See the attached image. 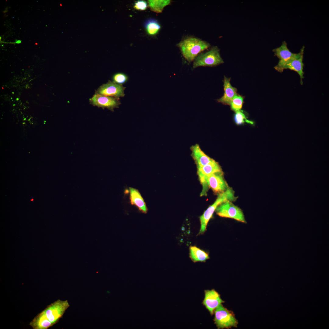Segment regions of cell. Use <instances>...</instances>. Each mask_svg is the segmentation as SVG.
Listing matches in <instances>:
<instances>
[{
	"label": "cell",
	"instance_id": "cell-1",
	"mask_svg": "<svg viewBox=\"0 0 329 329\" xmlns=\"http://www.w3.org/2000/svg\"><path fill=\"white\" fill-rule=\"evenodd\" d=\"M177 45L184 57L189 62L193 61L200 53L210 46L208 42L193 37L184 39Z\"/></svg>",
	"mask_w": 329,
	"mask_h": 329
},
{
	"label": "cell",
	"instance_id": "cell-2",
	"mask_svg": "<svg viewBox=\"0 0 329 329\" xmlns=\"http://www.w3.org/2000/svg\"><path fill=\"white\" fill-rule=\"evenodd\" d=\"M236 199L237 197L234 196V192L232 188L229 187L225 191L218 194L215 201L208 208L200 217L201 226L199 234H203L205 232L209 221L218 205L226 200L233 201Z\"/></svg>",
	"mask_w": 329,
	"mask_h": 329
},
{
	"label": "cell",
	"instance_id": "cell-3",
	"mask_svg": "<svg viewBox=\"0 0 329 329\" xmlns=\"http://www.w3.org/2000/svg\"><path fill=\"white\" fill-rule=\"evenodd\" d=\"M224 62L217 46L212 47L209 51L197 55L194 59L193 68L199 66H213Z\"/></svg>",
	"mask_w": 329,
	"mask_h": 329
},
{
	"label": "cell",
	"instance_id": "cell-4",
	"mask_svg": "<svg viewBox=\"0 0 329 329\" xmlns=\"http://www.w3.org/2000/svg\"><path fill=\"white\" fill-rule=\"evenodd\" d=\"M214 323L218 329L237 327L238 322L232 312L225 308L222 304L214 311Z\"/></svg>",
	"mask_w": 329,
	"mask_h": 329
},
{
	"label": "cell",
	"instance_id": "cell-5",
	"mask_svg": "<svg viewBox=\"0 0 329 329\" xmlns=\"http://www.w3.org/2000/svg\"><path fill=\"white\" fill-rule=\"evenodd\" d=\"M217 214L221 217L231 218L243 223H246L242 210L232 201L226 200L216 208Z\"/></svg>",
	"mask_w": 329,
	"mask_h": 329
},
{
	"label": "cell",
	"instance_id": "cell-6",
	"mask_svg": "<svg viewBox=\"0 0 329 329\" xmlns=\"http://www.w3.org/2000/svg\"><path fill=\"white\" fill-rule=\"evenodd\" d=\"M69 306L67 300L58 299L48 305L42 311L48 319L55 324L62 317Z\"/></svg>",
	"mask_w": 329,
	"mask_h": 329
},
{
	"label": "cell",
	"instance_id": "cell-7",
	"mask_svg": "<svg viewBox=\"0 0 329 329\" xmlns=\"http://www.w3.org/2000/svg\"><path fill=\"white\" fill-rule=\"evenodd\" d=\"M206 188H210L215 193L218 194L225 191L229 186L225 181L222 171L214 173L205 179Z\"/></svg>",
	"mask_w": 329,
	"mask_h": 329
},
{
	"label": "cell",
	"instance_id": "cell-8",
	"mask_svg": "<svg viewBox=\"0 0 329 329\" xmlns=\"http://www.w3.org/2000/svg\"><path fill=\"white\" fill-rule=\"evenodd\" d=\"M119 99L115 97L101 95L95 91L92 97L89 99L90 103L94 106L107 108L112 111L118 108L121 102Z\"/></svg>",
	"mask_w": 329,
	"mask_h": 329
},
{
	"label": "cell",
	"instance_id": "cell-9",
	"mask_svg": "<svg viewBox=\"0 0 329 329\" xmlns=\"http://www.w3.org/2000/svg\"><path fill=\"white\" fill-rule=\"evenodd\" d=\"M304 47H303L300 51L298 53H295V55L288 60L282 67V72L284 69H289L297 72L299 75L300 79V83L302 84V79L304 78V65L303 62Z\"/></svg>",
	"mask_w": 329,
	"mask_h": 329
},
{
	"label": "cell",
	"instance_id": "cell-10",
	"mask_svg": "<svg viewBox=\"0 0 329 329\" xmlns=\"http://www.w3.org/2000/svg\"><path fill=\"white\" fill-rule=\"evenodd\" d=\"M126 88L122 85L109 80L106 83L100 86L96 91L101 95L119 99V97L125 96Z\"/></svg>",
	"mask_w": 329,
	"mask_h": 329
},
{
	"label": "cell",
	"instance_id": "cell-11",
	"mask_svg": "<svg viewBox=\"0 0 329 329\" xmlns=\"http://www.w3.org/2000/svg\"><path fill=\"white\" fill-rule=\"evenodd\" d=\"M221 171L220 166L214 160L205 166L197 168V173L203 187L200 194L201 196L206 195L207 191L206 188L205 182L206 178L214 173Z\"/></svg>",
	"mask_w": 329,
	"mask_h": 329
},
{
	"label": "cell",
	"instance_id": "cell-12",
	"mask_svg": "<svg viewBox=\"0 0 329 329\" xmlns=\"http://www.w3.org/2000/svg\"><path fill=\"white\" fill-rule=\"evenodd\" d=\"M274 55L279 59V61L278 64L274 68L278 72L282 73V67L285 63L292 57L295 53L290 51L288 48L287 44L285 41L282 42L279 47L273 50Z\"/></svg>",
	"mask_w": 329,
	"mask_h": 329
},
{
	"label": "cell",
	"instance_id": "cell-13",
	"mask_svg": "<svg viewBox=\"0 0 329 329\" xmlns=\"http://www.w3.org/2000/svg\"><path fill=\"white\" fill-rule=\"evenodd\" d=\"M204 292V298L202 303L212 315L215 309L224 301L214 289L205 290Z\"/></svg>",
	"mask_w": 329,
	"mask_h": 329
},
{
	"label": "cell",
	"instance_id": "cell-14",
	"mask_svg": "<svg viewBox=\"0 0 329 329\" xmlns=\"http://www.w3.org/2000/svg\"><path fill=\"white\" fill-rule=\"evenodd\" d=\"M191 155L196 165L197 168L205 166L214 160L207 155L197 144L190 147Z\"/></svg>",
	"mask_w": 329,
	"mask_h": 329
},
{
	"label": "cell",
	"instance_id": "cell-15",
	"mask_svg": "<svg viewBox=\"0 0 329 329\" xmlns=\"http://www.w3.org/2000/svg\"><path fill=\"white\" fill-rule=\"evenodd\" d=\"M230 81V79L225 76L224 80V93L222 97L218 100V102L230 105L232 99L237 95V89L232 86Z\"/></svg>",
	"mask_w": 329,
	"mask_h": 329
},
{
	"label": "cell",
	"instance_id": "cell-16",
	"mask_svg": "<svg viewBox=\"0 0 329 329\" xmlns=\"http://www.w3.org/2000/svg\"><path fill=\"white\" fill-rule=\"evenodd\" d=\"M130 200L132 205H135L141 212L146 213L147 209L144 199L139 191L135 188L129 187Z\"/></svg>",
	"mask_w": 329,
	"mask_h": 329
},
{
	"label": "cell",
	"instance_id": "cell-17",
	"mask_svg": "<svg viewBox=\"0 0 329 329\" xmlns=\"http://www.w3.org/2000/svg\"><path fill=\"white\" fill-rule=\"evenodd\" d=\"M29 325L33 329H47L54 324L48 319L42 311L34 318Z\"/></svg>",
	"mask_w": 329,
	"mask_h": 329
},
{
	"label": "cell",
	"instance_id": "cell-18",
	"mask_svg": "<svg viewBox=\"0 0 329 329\" xmlns=\"http://www.w3.org/2000/svg\"><path fill=\"white\" fill-rule=\"evenodd\" d=\"M189 257L194 262H205L206 260L210 258L207 253L193 246L189 247Z\"/></svg>",
	"mask_w": 329,
	"mask_h": 329
},
{
	"label": "cell",
	"instance_id": "cell-19",
	"mask_svg": "<svg viewBox=\"0 0 329 329\" xmlns=\"http://www.w3.org/2000/svg\"><path fill=\"white\" fill-rule=\"evenodd\" d=\"M149 5L151 11L157 13H161L164 8L170 4L171 1L148 0Z\"/></svg>",
	"mask_w": 329,
	"mask_h": 329
},
{
	"label": "cell",
	"instance_id": "cell-20",
	"mask_svg": "<svg viewBox=\"0 0 329 329\" xmlns=\"http://www.w3.org/2000/svg\"><path fill=\"white\" fill-rule=\"evenodd\" d=\"M144 26L147 33L151 35H155L161 28V26L158 22L153 19L147 20L145 23Z\"/></svg>",
	"mask_w": 329,
	"mask_h": 329
},
{
	"label": "cell",
	"instance_id": "cell-21",
	"mask_svg": "<svg viewBox=\"0 0 329 329\" xmlns=\"http://www.w3.org/2000/svg\"><path fill=\"white\" fill-rule=\"evenodd\" d=\"M243 102V98L236 95L232 99L230 103L232 109L235 112L241 110Z\"/></svg>",
	"mask_w": 329,
	"mask_h": 329
},
{
	"label": "cell",
	"instance_id": "cell-22",
	"mask_svg": "<svg viewBox=\"0 0 329 329\" xmlns=\"http://www.w3.org/2000/svg\"><path fill=\"white\" fill-rule=\"evenodd\" d=\"M234 119L235 123L238 125H242L245 122L253 124L254 122L248 120L243 112L242 110L236 112L234 116Z\"/></svg>",
	"mask_w": 329,
	"mask_h": 329
},
{
	"label": "cell",
	"instance_id": "cell-23",
	"mask_svg": "<svg viewBox=\"0 0 329 329\" xmlns=\"http://www.w3.org/2000/svg\"><path fill=\"white\" fill-rule=\"evenodd\" d=\"M113 81L120 85L126 83L128 80V76L125 73H118L114 74L112 77Z\"/></svg>",
	"mask_w": 329,
	"mask_h": 329
},
{
	"label": "cell",
	"instance_id": "cell-24",
	"mask_svg": "<svg viewBox=\"0 0 329 329\" xmlns=\"http://www.w3.org/2000/svg\"><path fill=\"white\" fill-rule=\"evenodd\" d=\"M147 7L146 2L143 0H139L135 2L134 7L136 9L139 10H145Z\"/></svg>",
	"mask_w": 329,
	"mask_h": 329
},
{
	"label": "cell",
	"instance_id": "cell-25",
	"mask_svg": "<svg viewBox=\"0 0 329 329\" xmlns=\"http://www.w3.org/2000/svg\"><path fill=\"white\" fill-rule=\"evenodd\" d=\"M21 40H16V41L15 42V43H16V44H19V43H21Z\"/></svg>",
	"mask_w": 329,
	"mask_h": 329
},
{
	"label": "cell",
	"instance_id": "cell-26",
	"mask_svg": "<svg viewBox=\"0 0 329 329\" xmlns=\"http://www.w3.org/2000/svg\"><path fill=\"white\" fill-rule=\"evenodd\" d=\"M30 200L31 201H33L34 200V199L33 198H32Z\"/></svg>",
	"mask_w": 329,
	"mask_h": 329
},
{
	"label": "cell",
	"instance_id": "cell-27",
	"mask_svg": "<svg viewBox=\"0 0 329 329\" xmlns=\"http://www.w3.org/2000/svg\"><path fill=\"white\" fill-rule=\"evenodd\" d=\"M35 44H37V43H36Z\"/></svg>",
	"mask_w": 329,
	"mask_h": 329
}]
</instances>
